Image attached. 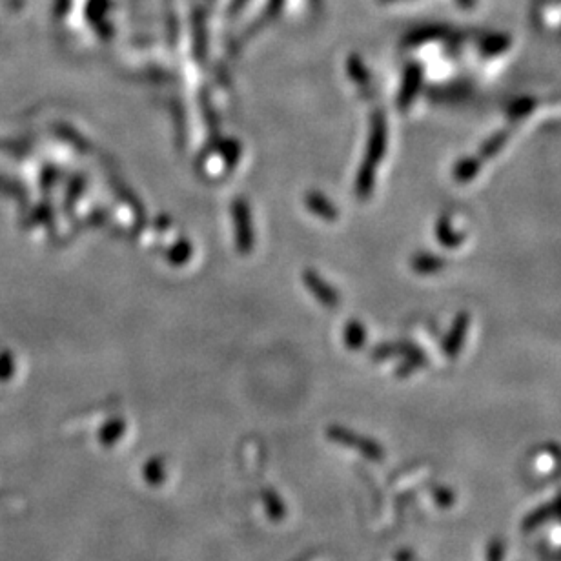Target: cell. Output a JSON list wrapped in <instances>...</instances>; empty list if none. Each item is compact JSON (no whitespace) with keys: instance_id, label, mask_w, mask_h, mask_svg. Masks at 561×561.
<instances>
[{"instance_id":"obj_1","label":"cell","mask_w":561,"mask_h":561,"mask_svg":"<svg viewBox=\"0 0 561 561\" xmlns=\"http://www.w3.org/2000/svg\"><path fill=\"white\" fill-rule=\"evenodd\" d=\"M469 327V312H459L456 319H454V325H452L449 334H447L445 341H443V350H445V354H447V356H458L459 348H461L463 341H465V336H467V330H469Z\"/></svg>"},{"instance_id":"obj_2","label":"cell","mask_w":561,"mask_h":561,"mask_svg":"<svg viewBox=\"0 0 561 561\" xmlns=\"http://www.w3.org/2000/svg\"><path fill=\"white\" fill-rule=\"evenodd\" d=\"M421 66L418 64H412L407 70V75H405V82H403V90L399 93V106L401 108H408L410 102L416 99V95L419 92V86H421Z\"/></svg>"},{"instance_id":"obj_3","label":"cell","mask_w":561,"mask_h":561,"mask_svg":"<svg viewBox=\"0 0 561 561\" xmlns=\"http://www.w3.org/2000/svg\"><path fill=\"white\" fill-rule=\"evenodd\" d=\"M436 237H438L439 245H443L445 248H458L465 241V235L454 228L447 215L439 217L438 225H436Z\"/></svg>"},{"instance_id":"obj_4","label":"cell","mask_w":561,"mask_h":561,"mask_svg":"<svg viewBox=\"0 0 561 561\" xmlns=\"http://www.w3.org/2000/svg\"><path fill=\"white\" fill-rule=\"evenodd\" d=\"M481 159L480 157H463L452 168V177L459 184H467L476 179V175L480 174Z\"/></svg>"},{"instance_id":"obj_5","label":"cell","mask_w":561,"mask_h":561,"mask_svg":"<svg viewBox=\"0 0 561 561\" xmlns=\"http://www.w3.org/2000/svg\"><path fill=\"white\" fill-rule=\"evenodd\" d=\"M509 48L510 37L503 35V33H492V35L483 37L480 42L481 53H483V55H489V57L500 55V53L509 50Z\"/></svg>"},{"instance_id":"obj_6","label":"cell","mask_w":561,"mask_h":561,"mask_svg":"<svg viewBox=\"0 0 561 561\" xmlns=\"http://www.w3.org/2000/svg\"><path fill=\"white\" fill-rule=\"evenodd\" d=\"M445 265H447V261L438 255L419 254L414 257V270L418 274H436V272H441Z\"/></svg>"},{"instance_id":"obj_7","label":"cell","mask_w":561,"mask_h":561,"mask_svg":"<svg viewBox=\"0 0 561 561\" xmlns=\"http://www.w3.org/2000/svg\"><path fill=\"white\" fill-rule=\"evenodd\" d=\"M509 141V132H496L494 135H490L489 139L485 143L481 144L480 148V159H492L494 155L503 150V146Z\"/></svg>"},{"instance_id":"obj_8","label":"cell","mask_w":561,"mask_h":561,"mask_svg":"<svg viewBox=\"0 0 561 561\" xmlns=\"http://www.w3.org/2000/svg\"><path fill=\"white\" fill-rule=\"evenodd\" d=\"M534 108H536V99L520 97V99L510 102L509 108H507V117H509L510 121H521L527 115H531L534 112Z\"/></svg>"},{"instance_id":"obj_9","label":"cell","mask_w":561,"mask_h":561,"mask_svg":"<svg viewBox=\"0 0 561 561\" xmlns=\"http://www.w3.org/2000/svg\"><path fill=\"white\" fill-rule=\"evenodd\" d=\"M443 37H447V28H443V26H429V28H423L418 33H414L412 35V42L414 44H421V42L443 39Z\"/></svg>"},{"instance_id":"obj_10","label":"cell","mask_w":561,"mask_h":561,"mask_svg":"<svg viewBox=\"0 0 561 561\" xmlns=\"http://www.w3.org/2000/svg\"><path fill=\"white\" fill-rule=\"evenodd\" d=\"M459 6L461 8H465V10H470V8H474L476 6V0H458Z\"/></svg>"}]
</instances>
